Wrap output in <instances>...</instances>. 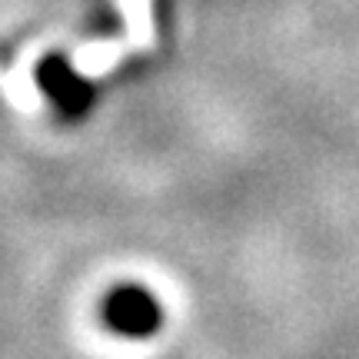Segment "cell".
Segmentation results:
<instances>
[{
  "label": "cell",
  "mask_w": 359,
  "mask_h": 359,
  "mask_svg": "<svg viewBox=\"0 0 359 359\" xmlns=\"http://www.w3.org/2000/svg\"><path fill=\"white\" fill-rule=\"evenodd\" d=\"M163 323H167L163 303L143 283H114L100 299V326L120 339H130V343L154 339L163 330Z\"/></svg>",
  "instance_id": "6da1fadb"
},
{
  "label": "cell",
  "mask_w": 359,
  "mask_h": 359,
  "mask_svg": "<svg viewBox=\"0 0 359 359\" xmlns=\"http://www.w3.org/2000/svg\"><path fill=\"white\" fill-rule=\"evenodd\" d=\"M34 77H37L40 93L47 97L53 114L60 116L64 123H80V120H87L93 114V107H97V83L90 77H83L60 50H50L47 57H40Z\"/></svg>",
  "instance_id": "7a4b0ae2"
}]
</instances>
